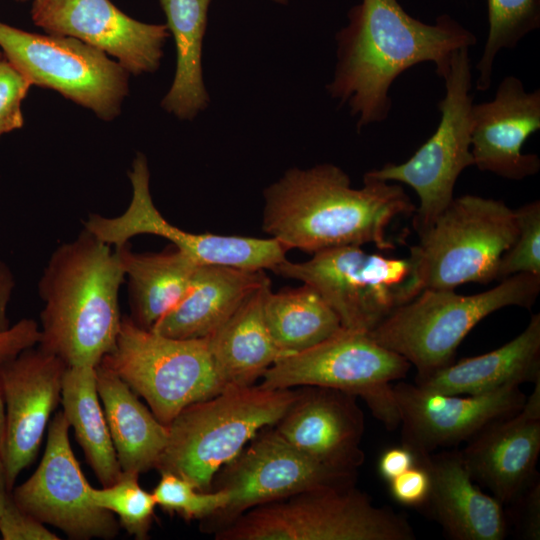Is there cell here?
I'll return each instance as SVG.
<instances>
[{
	"mask_svg": "<svg viewBox=\"0 0 540 540\" xmlns=\"http://www.w3.org/2000/svg\"><path fill=\"white\" fill-rule=\"evenodd\" d=\"M441 78L445 95L438 103L440 121L429 139L404 163H387L365 174L410 186L420 205L413 225L419 235L429 229L454 198L456 181L474 166L471 153L472 72L469 48L455 51Z\"/></svg>",
	"mask_w": 540,
	"mask_h": 540,
	"instance_id": "30bf717a",
	"label": "cell"
},
{
	"mask_svg": "<svg viewBox=\"0 0 540 540\" xmlns=\"http://www.w3.org/2000/svg\"><path fill=\"white\" fill-rule=\"evenodd\" d=\"M69 429L63 412H57L48 426L45 451L37 469L10 491L11 496L25 512L71 539H113L119 524L114 514L92 501L91 486L74 456Z\"/></svg>",
	"mask_w": 540,
	"mask_h": 540,
	"instance_id": "9a60e30c",
	"label": "cell"
},
{
	"mask_svg": "<svg viewBox=\"0 0 540 540\" xmlns=\"http://www.w3.org/2000/svg\"><path fill=\"white\" fill-rule=\"evenodd\" d=\"M100 363L141 396L164 425H169L186 406L224 388L207 338L164 336L127 316L122 317L113 350Z\"/></svg>",
	"mask_w": 540,
	"mask_h": 540,
	"instance_id": "ba28073f",
	"label": "cell"
},
{
	"mask_svg": "<svg viewBox=\"0 0 540 540\" xmlns=\"http://www.w3.org/2000/svg\"><path fill=\"white\" fill-rule=\"evenodd\" d=\"M476 36L448 15L435 23L410 16L398 0H362L336 34V65L326 89L356 118L357 130L387 119L394 81L430 62L439 77L453 53L476 44Z\"/></svg>",
	"mask_w": 540,
	"mask_h": 540,
	"instance_id": "6da1fadb",
	"label": "cell"
},
{
	"mask_svg": "<svg viewBox=\"0 0 540 540\" xmlns=\"http://www.w3.org/2000/svg\"><path fill=\"white\" fill-rule=\"evenodd\" d=\"M0 534L4 540H59L44 523L21 509L11 493L0 513Z\"/></svg>",
	"mask_w": 540,
	"mask_h": 540,
	"instance_id": "d590c367",
	"label": "cell"
},
{
	"mask_svg": "<svg viewBox=\"0 0 540 540\" xmlns=\"http://www.w3.org/2000/svg\"><path fill=\"white\" fill-rule=\"evenodd\" d=\"M66 369L60 358L33 346L0 362L5 403L0 456L9 491L38 454L49 419L61 400Z\"/></svg>",
	"mask_w": 540,
	"mask_h": 540,
	"instance_id": "ac0fdd59",
	"label": "cell"
},
{
	"mask_svg": "<svg viewBox=\"0 0 540 540\" xmlns=\"http://www.w3.org/2000/svg\"><path fill=\"white\" fill-rule=\"evenodd\" d=\"M14 286L15 282L11 270L4 262L0 261V334L11 328L7 308Z\"/></svg>",
	"mask_w": 540,
	"mask_h": 540,
	"instance_id": "60d3db41",
	"label": "cell"
},
{
	"mask_svg": "<svg viewBox=\"0 0 540 540\" xmlns=\"http://www.w3.org/2000/svg\"><path fill=\"white\" fill-rule=\"evenodd\" d=\"M4 57L33 85L53 89L109 121L129 91V73L104 52L75 38L28 32L0 21Z\"/></svg>",
	"mask_w": 540,
	"mask_h": 540,
	"instance_id": "7c38bea8",
	"label": "cell"
},
{
	"mask_svg": "<svg viewBox=\"0 0 540 540\" xmlns=\"http://www.w3.org/2000/svg\"><path fill=\"white\" fill-rule=\"evenodd\" d=\"M15 1L23 3V2H26V1H29V0H15Z\"/></svg>",
	"mask_w": 540,
	"mask_h": 540,
	"instance_id": "f6af8a7d",
	"label": "cell"
},
{
	"mask_svg": "<svg viewBox=\"0 0 540 540\" xmlns=\"http://www.w3.org/2000/svg\"><path fill=\"white\" fill-rule=\"evenodd\" d=\"M267 278L263 270L198 265L184 297L151 330L178 339L206 338Z\"/></svg>",
	"mask_w": 540,
	"mask_h": 540,
	"instance_id": "603a6c76",
	"label": "cell"
},
{
	"mask_svg": "<svg viewBox=\"0 0 540 540\" xmlns=\"http://www.w3.org/2000/svg\"><path fill=\"white\" fill-rule=\"evenodd\" d=\"M139 474L124 472L112 485L100 489L91 487L92 501L117 515L120 525L138 540L149 537L156 501L152 492L138 482Z\"/></svg>",
	"mask_w": 540,
	"mask_h": 540,
	"instance_id": "1f68e13d",
	"label": "cell"
},
{
	"mask_svg": "<svg viewBox=\"0 0 540 540\" xmlns=\"http://www.w3.org/2000/svg\"><path fill=\"white\" fill-rule=\"evenodd\" d=\"M356 475L314 460L284 440L273 426L267 427L216 473L212 490L228 491L230 500L201 521V527L215 533L252 508L313 489L353 485Z\"/></svg>",
	"mask_w": 540,
	"mask_h": 540,
	"instance_id": "4fadbf2b",
	"label": "cell"
},
{
	"mask_svg": "<svg viewBox=\"0 0 540 540\" xmlns=\"http://www.w3.org/2000/svg\"><path fill=\"white\" fill-rule=\"evenodd\" d=\"M63 414L102 487L114 484L122 469L97 390L96 367H67L62 380Z\"/></svg>",
	"mask_w": 540,
	"mask_h": 540,
	"instance_id": "f1b7e54d",
	"label": "cell"
},
{
	"mask_svg": "<svg viewBox=\"0 0 540 540\" xmlns=\"http://www.w3.org/2000/svg\"><path fill=\"white\" fill-rule=\"evenodd\" d=\"M540 379V314H534L514 339L488 353L463 358L415 383L423 389L450 395H478L510 383Z\"/></svg>",
	"mask_w": 540,
	"mask_h": 540,
	"instance_id": "cb8c5ba5",
	"label": "cell"
},
{
	"mask_svg": "<svg viewBox=\"0 0 540 540\" xmlns=\"http://www.w3.org/2000/svg\"><path fill=\"white\" fill-rule=\"evenodd\" d=\"M267 327L286 355L306 350L331 337L341 328L336 312L310 285L273 293L264 299Z\"/></svg>",
	"mask_w": 540,
	"mask_h": 540,
	"instance_id": "f546056e",
	"label": "cell"
},
{
	"mask_svg": "<svg viewBox=\"0 0 540 540\" xmlns=\"http://www.w3.org/2000/svg\"><path fill=\"white\" fill-rule=\"evenodd\" d=\"M363 183L353 188L349 176L330 163L291 168L264 191L262 228L289 250L310 254L366 243L392 249L389 225L417 207L398 183L366 174Z\"/></svg>",
	"mask_w": 540,
	"mask_h": 540,
	"instance_id": "7a4b0ae2",
	"label": "cell"
},
{
	"mask_svg": "<svg viewBox=\"0 0 540 540\" xmlns=\"http://www.w3.org/2000/svg\"><path fill=\"white\" fill-rule=\"evenodd\" d=\"M216 540H414L409 521L353 485L305 491L252 508Z\"/></svg>",
	"mask_w": 540,
	"mask_h": 540,
	"instance_id": "52a82bcc",
	"label": "cell"
},
{
	"mask_svg": "<svg viewBox=\"0 0 540 540\" xmlns=\"http://www.w3.org/2000/svg\"><path fill=\"white\" fill-rule=\"evenodd\" d=\"M312 255L299 263L286 259L272 271L313 287L347 329L370 332L424 289L415 245L405 258L367 253L356 245Z\"/></svg>",
	"mask_w": 540,
	"mask_h": 540,
	"instance_id": "8992f818",
	"label": "cell"
},
{
	"mask_svg": "<svg viewBox=\"0 0 540 540\" xmlns=\"http://www.w3.org/2000/svg\"><path fill=\"white\" fill-rule=\"evenodd\" d=\"M2 52H0V56H1Z\"/></svg>",
	"mask_w": 540,
	"mask_h": 540,
	"instance_id": "bcb514c9",
	"label": "cell"
},
{
	"mask_svg": "<svg viewBox=\"0 0 540 540\" xmlns=\"http://www.w3.org/2000/svg\"><path fill=\"white\" fill-rule=\"evenodd\" d=\"M270 289L271 281L267 278L206 337L224 387L253 385L278 359L287 356L276 345L265 321L264 299Z\"/></svg>",
	"mask_w": 540,
	"mask_h": 540,
	"instance_id": "d4e9b609",
	"label": "cell"
},
{
	"mask_svg": "<svg viewBox=\"0 0 540 540\" xmlns=\"http://www.w3.org/2000/svg\"><path fill=\"white\" fill-rule=\"evenodd\" d=\"M540 293V275L518 273L487 291L460 295L425 288L368 332L425 376L451 364L467 334L486 316L508 306L530 309Z\"/></svg>",
	"mask_w": 540,
	"mask_h": 540,
	"instance_id": "5b68a950",
	"label": "cell"
},
{
	"mask_svg": "<svg viewBox=\"0 0 540 540\" xmlns=\"http://www.w3.org/2000/svg\"><path fill=\"white\" fill-rule=\"evenodd\" d=\"M176 46V70L162 108L181 120H192L210 98L202 71V47L210 0H159Z\"/></svg>",
	"mask_w": 540,
	"mask_h": 540,
	"instance_id": "4316f807",
	"label": "cell"
},
{
	"mask_svg": "<svg viewBox=\"0 0 540 540\" xmlns=\"http://www.w3.org/2000/svg\"><path fill=\"white\" fill-rule=\"evenodd\" d=\"M430 477L424 506L454 540H502L507 535L503 504L472 479L460 450L416 456Z\"/></svg>",
	"mask_w": 540,
	"mask_h": 540,
	"instance_id": "7402d4cb",
	"label": "cell"
},
{
	"mask_svg": "<svg viewBox=\"0 0 540 540\" xmlns=\"http://www.w3.org/2000/svg\"><path fill=\"white\" fill-rule=\"evenodd\" d=\"M518 233L499 261L496 280L518 273L540 275V201L514 210Z\"/></svg>",
	"mask_w": 540,
	"mask_h": 540,
	"instance_id": "836d02e7",
	"label": "cell"
},
{
	"mask_svg": "<svg viewBox=\"0 0 540 540\" xmlns=\"http://www.w3.org/2000/svg\"><path fill=\"white\" fill-rule=\"evenodd\" d=\"M411 364L374 341L368 332L342 327L331 337L297 353L283 356L261 377L260 386L292 389L319 386L360 397L389 430L400 418L392 385L404 378Z\"/></svg>",
	"mask_w": 540,
	"mask_h": 540,
	"instance_id": "9c48e42d",
	"label": "cell"
},
{
	"mask_svg": "<svg viewBox=\"0 0 540 540\" xmlns=\"http://www.w3.org/2000/svg\"><path fill=\"white\" fill-rule=\"evenodd\" d=\"M417 464L413 451L402 445L386 449L378 460V473L387 482Z\"/></svg>",
	"mask_w": 540,
	"mask_h": 540,
	"instance_id": "ab89813d",
	"label": "cell"
},
{
	"mask_svg": "<svg viewBox=\"0 0 540 540\" xmlns=\"http://www.w3.org/2000/svg\"><path fill=\"white\" fill-rule=\"evenodd\" d=\"M5 436V403L0 380V454L2 451Z\"/></svg>",
	"mask_w": 540,
	"mask_h": 540,
	"instance_id": "7bdbcfd3",
	"label": "cell"
},
{
	"mask_svg": "<svg viewBox=\"0 0 540 540\" xmlns=\"http://www.w3.org/2000/svg\"><path fill=\"white\" fill-rule=\"evenodd\" d=\"M295 397L293 388L225 386L186 406L167 425V443L155 469L183 477L200 491H212L216 473L261 430L275 425Z\"/></svg>",
	"mask_w": 540,
	"mask_h": 540,
	"instance_id": "277c9868",
	"label": "cell"
},
{
	"mask_svg": "<svg viewBox=\"0 0 540 540\" xmlns=\"http://www.w3.org/2000/svg\"><path fill=\"white\" fill-rule=\"evenodd\" d=\"M488 33L476 64L475 87L487 91L492 84L493 66L502 49H513L540 27V0H486Z\"/></svg>",
	"mask_w": 540,
	"mask_h": 540,
	"instance_id": "4dcf8cb0",
	"label": "cell"
},
{
	"mask_svg": "<svg viewBox=\"0 0 540 540\" xmlns=\"http://www.w3.org/2000/svg\"><path fill=\"white\" fill-rule=\"evenodd\" d=\"M388 483L390 494L398 503L411 507L424 506L426 503L430 477L422 465L417 463Z\"/></svg>",
	"mask_w": 540,
	"mask_h": 540,
	"instance_id": "8d00e7d4",
	"label": "cell"
},
{
	"mask_svg": "<svg viewBox=\"0 0 540 540\" xmlns=\"http://www.w3.org/2000/svg\"><path fill=\"white\" fill-rule=\"evenodd\" d=\"M522 408L498 419L460 450L474 481L488 488L503 505L518 500L536 479L540 453V379Z\"/></svg>",
	"mask_w": 540,
	"mask_h": 540,
	"instance_id": "44dd1931",
	"label": "cell"
},
{
	"mask_svg": "<svg viewBox=\"0 0 540 540\" xmlns=\"http://www.w3.org/2000/svg\"><path fill=\"white\" fill-rule=\"evenodd\" d=\"M128 177L132 197L126 211L117 217L90 214L84 222V229L104 243L118 248L136 235L151 234L169 240L197 264L254 271L273 270L286 260L289 249L275 238L195 234L168 222L153 203L150 172L144 154L136 155Z\"/></svg>",
	"mask_w": 540,
	"mask_h": 540,
	"instance_id": "5bb4252c",
	"label": "cell"
},
{
	"mask_svg": "<svg viewBox=\"0 0 540 540\" xmlns=\"http://www.w3.org/2000/svg\"><path fill=\"white\" fill-rule=\"evenodd\" d=\"M522 507V534L525 539H540V482L535 479L518 498Z\"/></svg>",
	"mask_w": 540,
	"mask_h": 540,
	"instance_id": "f35d334b",
	"label": "cell"
},
{
	"mask_svg": "<svg viewBox=\"0 0 540 540\" xmlns=\"http://www.w3.org/2000/svg\"><path fill=\"white\" fill-rule=\"evenodd\" d=\"M39 341V328L33 320L24 319L0 334V362L18 355Z\"/></svg>",
	"mask_w": 540,
	"mask_h": 540,
	"instance_id": "74e56055",
	"label": "cell"
},
{
	"mask_svg": "<svg viewBox=\"0 0 540 540\" xmlns=\"http://www.w3.org/2000/svg\"><path fill=\"white\" fill-rule=\"evenodd\" d=\"M274 1L275 3H278V4H287L288 3V0H272Z\"/></svg>",
	"mask_w": 540,
	"mask_h": 540,
	"instance_id": "ee69618b",
	"label": "cell"
},
{
	"mask_svg": "<svg viewBox=\"0 0 540 540\" xmlns=\"http://www.w3.org/2000/svg\"><path fill=\"white\" fill-rule=\"evenodd\" d=\"M125 274L117 250L83 229L51 255L38 284L39 348L67 367H96L116 343Z\"/></svg>",
	"mask_w": 540,
	"mask_h": 540,
	"instance_id": "3957f363",
	"label": "cell"
},
{
	"mask_svg": "<svg viewBox=\"0 0 540 540\" xmlns=\"http://www.w3.org/2000/svg\"><path fill=\"white\" fill-rule=\"evenodd\" d=\"M115 249L128 278L131 319L151 329L184 297L200 264L177 248L161 253H136L126 243Z\"/></svg>",
	"mask_w": 540,
	"mask_h": 540,
	"instance_id": "83f0119b",
	"label": "cell"
},
{
	"mask_svg": "<svg viewBox=\"0 0 540 540\" xmlns=\"http://www.w3.org/2000/svg\"><path fill=\"white\" fill-rule=\"evenodd\" d=\"M156 504L170 514L186 521H203L223 509L230 500L224 489L200 491L191 482L171 472H160L152 491Z\"/></svg>",
	"mask_w": 540,
	"mask_h": 540,
	"instance_id": "d6a6232c",
	"label": "cell"
},
{
	"mask_svg": "<svg viewBox=\"0 0 540 540\" xmlns=\"http://www.w3.org/2000/svg\"><path fill=\"white\" fill-rule=\"evenodd\" d=\"M540 130V90L526 91L514 75L504 77L494 97L471 107V153L474 166L509 180L537 174L540 159L522 152Z\"/></svg>",
	"mask_w": 540,
	"mask_h": 540,
	"instance_id": "ffe728a7",
	"label": "cell"
},
{
	"mask_svg": "<svg viewBox=\"0 0 540 540\" xmlns=\"http://www.w3.org/2000/svg\"><path fill=\"white\" fill-rule=\"evenodd\" d=\"M31 19L48 34L75 38L114 57L134 75L159 68L170 36L166 24L136 20L110 0H32Z\"/></svg>",
	"mask_w": 540,
	"mask_h": 540,
	"instance_id": "e0dca14e",
	"label": "cell"
},
{
	"mask_svg": "<svg viewBox=\"0 0 540 540\" xmlns=\"http://www.w3.org/2000/svg\"><path fill=\"white\" fill-rule=\"evenodd\" d=\"M357 396L319 386L296 387V397L273 425L288 443L337 470L357 473L364 461V415Z\"/></svg>",
	"mask_w": 540,
	"mask_h": 540,
	"instance_id": "d6986e66",
	"label": "cell"
},
{
	"mask_svg": "<svg viewBox=\"0 0 540 540\" xmlns=\"http://www.w3.org/2000/svg\"><path fill=\"white\" fill-rule=\"evenodd\" d=\"M518 233L514 210L476 195L453 198L415 245L424 289L455 290L496 280L499 261Z\"/></svg>",
	"mask_w": 540,
	"mask_h": 540,
	"instance_id": "8fae6325",
	"label": "cell"
},
{
	"mask_svg": "<svg viewBox=\"0 0 540 540\" xmlns=\"http://www.w3.org/2000/svg\"><path fill=\"white\" fill-rule=\"evenodd\" d=\"M510 383L478 395H450L416 383L392 385L402 445L421 456L467 442L490 423L518 412L526 395Z\"/></svg>",
	"mask_w": 540,
	"mask_h": 540,
	"instance_id": "2e32d148",
	"label": "cell"
},
{
	"mask_svg": "<svg viewBox=\"0 0 540 540\" xmlns=\"http://www.w3.org/2000/svg\"><path fill=\"white\" fill-rule=\"evenodd\" d=\"M99 398L122 471L145 473L156 468L166 446L168 427L138 399L110 368L96 366Z\"/></svg>",
	"mask_w": 540,
	"mask_h": 540,
	"instance_id": "484cf974",
	"label": "cell"
},
{
	"mask_svg": "<svg viewBox=\"0 0 540 540\" xmlns=\"http://www.w3.org/2000/svg\"><path fill=\"white\" fill-rule=\"evenodd\" d=\"M9 493L10 491L7 487L5 469H4V465L0 456V513L3 510V507L5 505V502Z\"/></svg>",
	"mask_w": 540,
	"mask_h": 540,
	"instance_id": "b9f144b4",
	"label": "cell"
},
{
	"mask_svg": "<svg viewBox=\"0 0 540 540\" xmlns=\"http://www.w3.org/2000/svg\"><path fill=\"white\" fill-rule=\"evenodd\" d=\"M32 84L4 57L0 56V137L22 128V102Z\"/></svg>",
	"mask_w": 540,
	"mask_h": 540,
	"instance_id": "e575fe53",
	"label": "cell"
}]
</instances>
